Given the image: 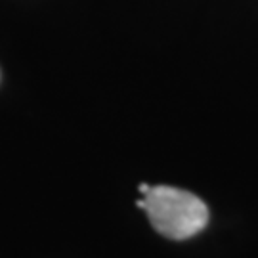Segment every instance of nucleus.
<instances>
[{
  "mask_svg": "<svg viewBox=\"0 0 258 258\" xmlns=\"http://www.w3.org/2000/svg\"><path fill=\"white\" fill-rule=\"evenodd\" d=\"M149 189H151V187H149L148 184H142V185H140V194H142V195H146L149 191Z\"/></svg>",
  "mask_w": 258,
  "mask_h": 258,
  "instance_id": "f03ea898",
  "label": "nucleus"
},
{
  "mask_svg": "<svg viewBox=\"0 0 258 258\" xmlns=\"http://www.w3.org/2000/svg\"><path fill=\"white\" fill-rule=\"evenodd\" d=\"M144 211L151 226L168 239L184 241L205 230L209 209L197 197L180 187L157 185L144 195Z\"/></svg>",
  "mask_w": 258,
  "mask_h": 258,
  "instance_id": "f257e3e1",
  "label": "nucleus"
}]
</instances>
